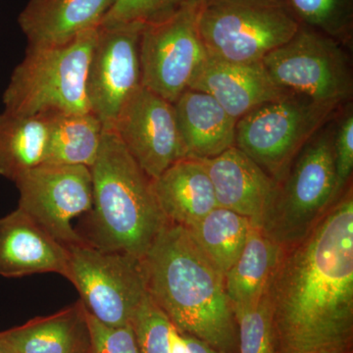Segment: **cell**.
Returning a JSON list of instances; mask_svg holds the SVG:
<instances>
[{
	"label": "cell",
	"instance_id": "20",
	"mask_svg": "<svg viewBox=\"0 0 353 353\" xmlns=\"http://www.w3.org/2000/svg\"><path fill=\"white\" fill-rule=\"evenodd\" d=\"M167 221L189 229L218 208L214 189L201 159L185 157L153 180Z\"/></svg>",
	"mask_w": 353,
	"mask_h": 353
},
{
	"label": "cell",
	"instance_id": "29",
	"mask_svg": "<svg viewBox=\"0 0 353 353\" xmlns=\"http://www.w3.org/2000/svg\"><path fill=\"white\" fill-rule=\"evenodd\" d=\"M88 324L90 353H141L132 325L108 327L88 314Z\"/></svg>",
	"mask_w": 353,
	"mask_h": 353
},
{
	"label": "cell",
	"instance_id": "32",
	"mask_svg": "<svg viewBox=\"0 0 353 353\" xmlns=\"http://www.w3.org/2000/svg\"><path fill=\"white\" fill-rule=\"evenodd\" d=\"M170 352L171 353H190L182 334L173 325L170 329Z\"/></svg>",
	"mask_w": 353,
	"mask_h": 353
},
{
	"label": "cell",
	"instance_id": "19",
	"mask_svg": "<svg viewBox=\"0 0 353 353\" xmlns=\"http://www.w3.org/2000/svg\"><path fill=\"white\" fill-rule=\"evenodd\" d=\"M173 104L188 157L211 159L236 145L238 120L208 92L188 88Z\"/></svg>",
	"mask_w": 353,
	"mask_h": 353
},
{
	"label": "cell",
	"instance_id": "18",
	"mask_svg": "<svg viewBox=\"0 0 353 353\" xmlns=\"http://www.w3.org/2000/svg\"><path fill=\"white\" fill-rule=\"evenodd\" d=\"M0 347L7 353H88L87 311L79 301L54 314L0 332Z\"/></svg>",
	"mask_w": 353,
	"mask_h": 353
},
{
	"label": "cell",
	"instance_id": "24",
	"mask_svg": "<svg viewBox=\"0 0 353 353\" xmlns=\"http://www.w3.org/2000/svg\"><path fill=\"white\" fill-rule=\"evenodd\" d=\"M252 226L250 218L218 206L188 230L204 254L225 276L243 252Z\"/></svg>",
	"mask_w": 353,
	"mask_h": 353
},
{
	"label": "cell",
	"instance_id": "27",
	"mask_svg": "<svg viewBox=\"0 0 353 353\" xmlns=\"http://www.w3.org/2000/svg\"><path fill=\"white\" fill-rule=\"evenodd\" d=\"M194 0H116L101 26L161 22Z\"/></svg>",
	"mask_w": 353,
	"mask_h": 353
},
{
	"label": "cell",
	"instance_id": "33",
	"mask_svg": "<svg viewBox=\"0 0 353 353\" xmlns=\"http://www.w3.org/2000/svg\"><path fill=\"white\" fill-rule=\"evenodd\" d=\"M299 353H352V343H336Z\"/></svg>",
	"mask_w": 353,
	"mask_h": 353
},
{
	"label": "cell",
	"instance_id": "25",
	"mask_svg": "<svg viewBox=\"0 0 353 353\" xmlns=\"http://www.w3.org/2000/svg\"><path fill=\"white\" fill-rule=\"evenodd\" d=\"M301 25L345 38L352 27L353 0H288Z\"/></svg>",
	"mask_w": 353,
	"mask_h": 353
},
{
	"label": "cell",
	"instance_id": "31",
	"mask_svg": "<svg viewBox=\"0 0 353 353\" xmlns=\"http://www.w3.org/2000/svg\"><path fill=\"white\" fill-rule=\"evenodd\" d=\"M182 334L185 345L189 348L190 353H221L214 347L209 345L208 343H204L203 341L199 340V339L194 338L190 334Z\"/></svg>",
	"mask_w": 353,
	"mask_h": 353
},
{
	"label": "cell",
	"instance_id": "17",
	"mask_svg": "<svg viewBox=\"0 0 353 353\" xmlns=\"http://www.w3.org/2000/svg\"><path fill=\"white\" fill-rule=\"evenodd\" d=\"M116 0H29L18 17L29 48L64 46L99 28Z\"/></svg>",
	"mask_w": 353,
	"mask_h": 353
},
{
	"label": "cell",
	"instance_id": "11",
	"mask_svg": "<svg viewBox=\"0 0 353 353\" xmlns=\"http://www.w3.org/2000/svg\"><path fill=\"white\" fill-rule=\"evenodd\" d=\"M18 208L67 248L85 243L72 220L92 208L90 169L82 165L43 163L14 182Z\"/></svg>",
	"mask_w": 353,
	"mask_h": 353
},
{
	"label": "cell",
	"instance_id": "1",
	"mask_svg": "<svg viewBox=\"0 0 353 353\" xmlns=\"http://www.w3.org/2000/svg\"><path fill=\"white\" fill-rule=\"evenodd\" d=\"M267 297L279 353L352 343V188L303 239L284 246Z\"/></svg>",
	"mask_w": 353,
	"mask_h": 353
},
{
	"label": "cell",
	"instance_id": "22",
	"mask_svg": "<svg viewBox=\"0 0 353 353\" xmlns=\"http://www.w3.org/2000/svg\"><path fill=\"white\" fill-rule=\"evenodd\" d=\"M50 115L0 113V176L15 182L44 163L50 139Z\"/></svg>",
	"mask_w": 353,
	"mask_h": 353
},
{
	"label": "cell",
	"instance_id": "6",
	"mask_svg": "<svg viewBox=\"0 0 353 353\" xmlns=\"http://www.w3.org/2000/svg\"><path fill=\"white\" fill-rule=\"evenodd\" d=\"M334 136L332 128L320 130L277 183L260 229L279 245L288 246L301 241L338 201Z\"/></svg>",
	"mask_w": 353,
	"mask_h": 353
},
{
	"label": "cell",
	"instance_id": "26",
	"mask_svg": "<svg viewBox=\"0 0 353 353\" xmlns=\"http://www.w3.org/2000/svg\"><path fill=\"white\" fill-rule=\"evenodd\" d=\"M239 353H279L277 334L268 297L256 305L234 313Z\"/></svg>",
	"mask_w": 353,
	"mask_h": 353
},
{
	"label": "cell",
	"instance_id": "9",
	"mask_svg": "<svg viewBox=\"0 0 353 353\" xmlns=\"http://www.w3.org/2000/svg\"><path fill=\"white\" fill-rule=\"evenodd\" d=\"M261 62L272 80L292 94L336 104L352 95L350 65L338 39L306 26Z\"/></svg>",
	"mask_w": 353,
	"mask_h": 353
},
{
	"label": "cell",
	"instance_id": "21",
	"mask_svg": "<svg viewBox=\"0 0 353 353\" xmlns=\"http://www.w3.org/2000/svg\"><path fill=\"white\" fill-rule=\"evenodd\" d=\"M283 248L259 227H252L243 252L224 276L234 314L253 307L266 296Z\"/></svg>",
	"mask_w": 353,
	"mask_h": 353
},
{
	"label": "cell",
	"instance_id": "34",
	"mask_svg": "<svg viewBox=\"0 0 353 353\" xmlns=\"http://www.w3.org/2000/svg\"><path fill=\"white\" fill-rule=\"evenodd\" d=\"M0 353H7L6 350H3V348L0 347Z\"/></svg>",
	"mask_w": 353,
	"mask_h": 353
},
{
	"label": "cell",
	"instance_id": "14",
	"mask_svg": "<svg viewBox=\"0 0 353 353\" xmlns=\"http://www.w3.org/2000/svg\"><path fill=\"white\" fill-rule=\"evenodd\" d=\"M189 88L208 92L236 120L262 104L292 94L272 80L262 62L234 63L208 53Z\"/></svg>",
	"mask_w": 353,
	"mask_h": 353
},
{
	"label": "cell",
	"instance_id": "15",
	"mask_svg": "<svg viewBox=\"0 0 353 353\" xmlns=\"http://www.w3.org/2000/svg\"><path fill=\"white\" fill-rule=\"evenodd\" d=\"M43 273L68 278V248L17 208L0 219V276Z\"/></svg>",
	"mask_w": 353,
	"mask_h": 353
},
{
	"label": "cell",
	"instance_id": "7",
	"mask_svg": "<svg viewBox=\"0 0 353 353\" xmlns=\"http://www.w3.org/2000/svg\"><path fill=\"white\" fill-rule=\"evenodd\" d=\"M339 105L296 94L267 102L238 120L234 146L279 183L304 145L334 117Z\"/></svg>",
	"mask_w": 353,
	"mask_h": 353
},
{
	"label": "cell",
	"instance_id": "30",
	"mask_svg": "<svg viewBox=\"0 0 353 353\" xmlns=\"http://www.w3.org/2000/svg\"><path fill=\"white\" fill-rule=\"evenodd\" d=\"M334 175H336V199L343 194L353 170V116L352 112L341 119L334 128Z\"/></svg>",
	"mask_w": 353,
	"mask_h": 353
},
{
	"label": "cell",
	"instance_id": "8",
	"mask_svg": "<svg viewBox=\"0 0 353 353\" xmlns=\"http://www.w3.org/2000/svg\"><path fill=\"white\" fill-rule=\"evenodd\" d=\"M69 274L88 315L108 327L132 325L148 296L143 260L87 241L68 246Z\"/></svg>",
	"mask_w": 353,
	"mask_h": 353
},
{
	"label": "cell",
	"instance_id": "4",
	"mask_svg": "<svg viewBox=\"0 0 353 353\" xmlns=\"http://www.w3.org/2000/svg\"><path fill=\"white\" fill-rule=\"evenodd\" d=\"M97 30L64 46H28L4 90V110L28 116L92 112L85 81Z\"/></svg>",
	"mask_w": 353,
	"mask_h": 353
},
{
	"label": "cell",
	"instance_id": "23",
	"mask_svg": "<svg viewBox=\"0 0 353 353\" xmlns=\"http://www.w3.org/2000/svg\"><path fill=\"white\" fill-rule=\"evenodd\" d=\"M50 139L44 163L90 168L101 150L104 127L92 112L50 115Z\"/></svg>",
	"mask_w": 353,
	"mask_h": 353
},
{
	"label": "cell",
	"instance_id": "28",
	"mask_svg": "<svg viewBox=\"0 0 353 353\" xmlns=\"http://www.w3.org/2000/svg\"><path fill=\"white\" fill-rule=\"evenodd\" d=\"M132 325L141 353H171V322L148 294Z\"/></svg>",
	"mask_w": 353,
	"mask_h": 353
},
{
	"label": "cell",
	"instance_id": "10",
	"mask_svg": "<svg viewBox=\"0 0 353 353\" xmlns=\"http://www.w3.org/2000/svg\"><path fill=\"white\" fill-rule=\"evenodd\" d=\"M197 0L161 22L143 26L139 43L141 85L175 103L208 55L196 20Z\"/></svg>",
	"mask_w": 353,
	"mask_h": 353
},
{
	"label": "cell",
	"instance_id": "5",
	"mask_svg": "<svg viewBox=\"0 0 353 353\" xmlns=\"http://www.w3.org/2000/svg\"><path fill=\"white\" fill-rule=\"evenodd\" d=\"M196 20L208 54L245 64L261 62L301 26L288 0H197Z\"/></svg>",
	"mask_w": 353,
	"mask_h": 353
},
{
	"label": "cell",
	"instance_id": "13",
	"mask_svg": "<svg viewBox=\"0 0 353 353\" xmlns=\"http://www.w3.org/2000/svg\"><path fill=\"white\" fill-rule=\"evenodd\" d=\"M112 131L152 180L188 157L174 104L143 85L123 108Z\"/></svg>",
	"mask_w": 353,
	"mask_h": 353
},
{
	"label": "cell",
	"instance_id": "12",
	"mask_svg": "<svg viewBox=\"0 0 353 353\" xmlns=\"http://www.w3.org/2000/svg\"><path fill=\"white\" fill-rule=\"evenodd\" d=\"M143 25L99 26L85 92L90 111L104 130H112L123 108L141 87L139 43Z\"/></svg>",
	"mask_w": 353,
	"mask_h": 353
},
{
	"label": "cell",
	"instance_id": "35",
	"mask_svg": "<svg viewBox=\"0 0 353 353\" xmlns=\"http://www.w3.org/2000/svg\"><path fill=\"white\" fill-rule=\"evenodd\" d=\"M88 353H90V352H88Z\"/></svg>",
	"mask_w": 353,
	"mask_h": 353
},
{
	"label": "cell",
	"instance_id": "3",
	"mask_svg": "<svg viewBox=\"0 0 353 353\" xmlns=\"http://www.w3.org/2000/svg\"><path fill=\"white\" fill-rule=\"evenodd\" d=\"M90 169L92 208L87 243L143 260L167 222L152 179L112 130H104L101 150Z\"/></svg>",
	"mask_w": 353,
	"mask_h": 353
},
{
	"label": "cell",
	"instance_id": "16",
	"mask_svg": "<svg viewBox=\"0 0 353 353\" xmlns=\"http://www.w3.org/2000/svg\"><path fill=\"white\" fill-rule=\"evenodd\" d=\"M202 161L218 206L250 218L253 226L260 228L273 202L277 183L236 146Z\"/></svg>",
	"mask_w": 353,
	"mask_h": 353
},
{
	"label": "cell",
	"instance_id": "2",
	"mask_svg": "<svg viewBox=\"0 0 353 353\" xmlns=\"http://www.w3.org/2000/svg\"><path fill=\"white\" fill-rule=\"evenodd\" d=\"M148 296L179 332L221 353H239L224 275L187 228L167 221L143 259Z\"/></svg>",
	"mask_w": 353,
	"mask_h": 353
}]
</instances>
